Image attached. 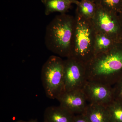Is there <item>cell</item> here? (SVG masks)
<instances>
[{
	"mask_svg": "<svg viewBox=\"0 0 122 122\" xmlns=\"http://www.w3.org/2000/svg\"><path fill=\"white\" fill-rule=\"evenodd\" d=\"M89 103L107 106L114 100L113 86L87 81L82 89Z\"/></svg>",
	"mask_w": 122,
	"mask_h": 122,
	"instance_id": "obj_7",
	"label": "cell"
},
{
	"mask_svg": "<svg viewBox=\"0 0 122 122\" xmlns=\"http://www.w3.org/2000/svg\"><path fill=\"white\" fill-rule=\"evenodd\" d=\"M75 5V14L87 19L92 20L95 15L97 6L94 2L87 0H77Z\"/></svg>",
	"mask_w": 122,
	"mask_h": 122,
	"instance_id": "obj_12",
	"label": "cell"
},
{
	"mask_svg": "<svg viewBox=\"0 0 122 122\" xmlns=\"http://www.w3.org/2000/svg\"><path fill=\"white\" fill-rule=\"evenodd\" d=\"M65 91L82 89L87 81L85 64L73 58L64 60Z\"/></svg>",
	"mask_w": 122,
	"mask_h": 122,
	"instance_id": "obj_6",
	"label": "cell"
},
{
	"mask_svg": "<svg viewBox=\"0 0 122 122\" xmlns=\"http://www.w3.org/2000/svg\"><path fill=\"white\" fill-rule=\"evenodd\" d=\"M74 122H90L84 114H78L75 116Z\"/></svg>",
	"mask_w": 122,
	"mask_h": 122,
	"instance_id": "obj_17",
	"label": "cell"
},
{
	"mask_svg": "<svg viewBox=\"0 0 122 122\" xmlns=\"http://www.w3.org/2000/svg\"><path fill=\"white\" fill-rule=\"evenodd\" d=\"M97 6L92 20L96 32L110 37L117 42L122 41V25L118 15Z\"/></svg>",
	"mask_w": 122,
	"mask_h": 122,
	"instance_id": "obj_5",
	"label": "cell"
},
{
	"mask_svg": "<svg viewBox=\"0 0 122 122\" xmlns=\"http://www.w3.org/2000/svg\"><path fill=\"white\" fill-rule=\"evenodd\" d=\"M57 99L60 106L74 115L83 113L88 104L82 89L64 91Z\"/></svg>",
	"mask_w": 122,
	"mask_h": 122,
	"instance_id": "obj_8",
	"label": "cell"
},
{
	"mask_svg": "<svg viewBox=\"0 0 122 122\" xmlns=\"http://www.w3.org/2000/svg\"><path fill=\"white\" fill-rule=\"evenodd\" d=\"M45 7V13L46 16L54 12L65 14L71 8L77 0H41Z\"/></svg>",
	"mask_w": 122,
	"mask_h": 122,
	"instance_id": "obj_11",
	"label": "cell"
},
{
	"mask_svg": "<svg viewBox=\"0 0 122 122\" xmlns=\"http://www.w3.org/2000/svg\"><path fill=\"white\" fill-rule=\"evenodd\" d=\"M114 99L122 102V76L113 86Z\"/></svg>",
	"mask_w": 122,
	"mask_h": 122,
	"instance_id": "obj_16",
	"label": "cell"
},
{
	"mask_svg": "<svg viewBox=\"0 0 122 122\" xmlns=\"http://www.w3.org/2000/svg\"><path fill=\"white\" fill-rule=\"evenodd\" d=\"M75 115L59 105L48 107L44 114L45 122H74Z\"/></svg>",
	"mask_w": 122,
	"mask_h": 122,
	"instance_id": "obj_9",
	"label": "cell"
},
{
	"mask_svg": "<svg viewBox=\"0 0 122 122\" xmlns=\"http://www.w3.org/2000/svg\"><path fill=\"white\" fill-rule=\"evenodd\" d=\"M75 25V17L66 13L56 16L46 28L45 42L47 49L59 57H69Z\"/></svg>",
	"mask_w": 122,
	"mask_h": 122,
	"instance_id": "obj_2",
	"label": "cell"
},
{
	"mask_svg": "<svg viewBox=\"0 0 122 122\" xmlns=\"http://www.w3.org/2000/svg\"><path fill=\"white\" fill-rule=\"evenodd\" d=\"M95 2L98 6L118 15L122 7V0H95Z\"/></svg>",
	"mask_w": 122,
	"mask_h": 122,
	"instance_id": "obj_15",
	"label": "cell"
},
{
	"mask_svg": "<svg viewBox=\"0 0 122 122\" xmlns=\"http://www.w3.org/2000/svg\"><path fill=\"white\" fill-rule=\"evenodd\" d=\"M83 114L90 122H110L107 106L88 103Z\"/></svg>",
	"mask_w": 122,
	"mask_h": 122,
	"instance_id": "obj_10",
	"label": "cell"
},
{
	"mask_svg": "<svg viewBox=\"0 0 122 122\" xmlns=\"http://www.w3.org/2000/svg\"></svg>",
	"mask_w": 122,
	"mask_h": 122,
	"instance_id": "obj_21",
	"label": "cell"
},
{
	"mask_svg": "<svg viewBox=\"0 0 122 122\" xmlns=\"http://www.w3.org/2000/svg\"><path fill=\"white\" fill-rule=\"evenodd\" d=\"M15 122H38L37 119H31L28 121H24V120H20Z\"/></svg>",
	"mask_w": 122,
	"mask_h": 122,
	"instance_id": "obj_18",
	"label": "cell"
},
{
	"mask_svg": "<svg viewBox=\"0 0 122 122\" xmlns=\"http://www.w3.org/2000/svg\"><path fill=\"white\" fill-rule=\"evenodd\" d=\"M74 17V34L69 57L86 65L95 55L94 44L96 31L92 20L76 14Z\"/></svg>",
	"mask_w": 122,
	"mask_h": 122,
	"instance_id": "obj_3",
	"label": "cell"
},
{
	"mask_svg": "<svg viewBox=\"0 0 122 122\" xmlns=\"http://www.w3.org/2000/svg\"><path fill=\"white\" fill-rule=\"evenodd\" d=\"M117 42L108 35L96 32L94 44L95 55L110 50Z\"/></svg>",
	"mask_w": 122,
	"mask_h": 122,
	"instance_id": "obj_13",
	"label": "cell"
},
{
	"mask_svg": "<svg viewBox=\"0 0 122 122\" xmlns=\"http://www.w3.org/2000/svg\"><path fill=\"white\" fill-rule=\"evenodd\" d=\"M87 81L113 86L122 76V41L86 65Z\"/></svg>",
	"mask_w": 122,
	"mask_h": 122,
	"instance_id": "obj_1",
	"label": "cell"
},
{
	"mask_svg": "<svg viewBox=\"0 0 122 122\" xmlns=\"http://www.w3.org/2000/svg\"><path fill=\"white\" fill-rule=\"evenodd\" d=\"M87 0L91 1H93V2H95V0Z\"/></svg>",
	"mask_w": 122,
	"mask_h": 122,
	"instance_id": "obj_20",
	"label": "cell"
},
{
	"mask_svg": "<svg viewBox=\"0 0 122 122\" xmlns=\"http://www.w3.org/2000/svg\"><path fill=\"white\" fill-rule=\"evenodd\" d=\"M41 77L46 96L57 99L65 91L64 60L58 56H50L42 66Z\"/></svg>",
	"mask_w": 122,
	"mask_h": 122,
	"instance_id": "obj_4",
	"label": "cell"
},
{
	"mask_svg": "<svg viewBox=\"0 0 122 122\" xmlns=\"http://www.w3.org/2000/svg\"><path fill=\"white\" fill-rule=\"evenodd\" d=\"M118 16L119 18V20H120V22L122 25V7L120 13L118 15Z\"/></svg>",
	"mask_w": 122,
	"mask_h": 122,
	"instance_id": "obj_19",
	"label": "cell"
},
{
	"mask_svg": "<svg viewBox=\"0 0 122 122\" xmlns=\"http://www.w3.org/2000/svg\"><path fill=\"white\" fill-rule=\"evenodd\" d=\"M110 122H122V102L114 100L107 106Z\"/></svg>",
	"mask_w": 122,
	"mask_h": 122,
	"instance_id": "obj_14",
	"label": "cell"
}]
</instances>
